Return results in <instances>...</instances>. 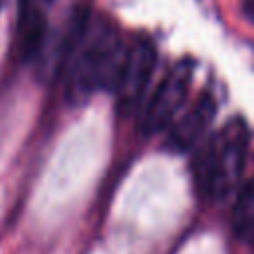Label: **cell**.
I'll use <instances>...</instances> for the list:
<instances>
[{"label":"cell","instance_id":"obj_1","mask_svg":"<svg viewBox=\"0 0 254 254\" xmlns=\"http://www.w3.org/2000/svg\"><path fill=\"white\" fill-rule=\"evenodd\" d=\"M69 54L65 79L69 99L81 101L99 89L115 87L125 48L109 20L99 18L93 26L87 24Z\"/></svg>","mask_w":254,"mask_h":254},{"label":"cell","instance_id":"obj_2","mask_svg":"<svg viewBox=\"0 0 254 254\" xmlns=\"http://www.w3.org/2000/svg\"><path fill=\"white\" fill-rule=\"evenodd\" d=\"M248 151V127L240 117L230 119L196 153L192 175L202 196L226 200L242 185Z\"/></svg>","mask_w":254,"mask_h":254},{"label":"cell","instance_id":"obj_3","mask_svg":"<svg viewBox=\"0 0 254 254\" xmlns=\"http://www.w3.org/2000/svg\"><path fill=\"white\" fill-rule=\"evenodd\" d=\"M192 71H194V62L190 58H183L169 69V73L157 85V89L143 113L141 129L145 133L165 131L167 127H171L175 123V117L189 95Z\"/></svg>","mask_w":254,"mask_h":254},{"label":"cell","instance_id":"obj_4","mask_svg":"<svg viewBox=\"0 0 254 254\" xmlns=\"http://www.w3.org/2000/svg\"><path fill=\"white\" fill-rule=\"evenodd\" d=\"M157 64V48L147 36H137L129 48H125V58L117 75L115 93H117V109L127 115L137 109L141 103L149 79L155 71Z\"/></svg>","mask_w":254,"mask_h":254},{"label":"cell","instance_id":"obj_5","mask_svg":"<svg viewBox=\"0 0 254 254\" xmlns=\"http://www.w3.org/2000/svg\"><path fill=\"white\" fill-rule=\"evenodd\" d=\"M214 115H216L214 97L210 93H202L194 101V105L181 119H177L171 125L169 137H167V147L171 151H177V153L192 149L202 139V135L206 133Z\"/></svg>","mask_w":254,"mask_h":254},{"label":"cell","instance_id":"obj_6","mask_svg":"<svg viewBox=\"0 0 254 254\" xmlns=\"http://www.w3.org/2000/svg\"><path fill=\"white\" fill-rule=\"evenodd\" d=\"M46 36V16L38 0H20L18 4V52L30 60L42 48Z\"/></svg>","mask_w":254,"mask_h":254},{"label":"cell","instance_id":"obj_7","mask_svg":"<svg viewBox=\"0 0 254 254\" xmlns=\"http://www.w3.org/2000/svg\"><path fill=\"white\" fill-rule=\"evenodd\" d=\"M230 222L238 238L254 244V177L246 179L238 187L232 202Z\"/></svg>","mask_w":254,"mask_h":254},{"label":"cell","instance_id":"obj_8","mask_svg":"<svg viewBox=\"0 0 254 254\" xmlns=\"http://www.w3.org/2000/svg\"><path fill=\"white\" fill-rule=\"evenodd\" d=\"M242 12L248 20L254 22V0H242Z\"/></svg>","mask_w":254,"mask_h":254},{"label":"cell","instance_id":"obj_9","mask_svg":"<svg viewBox=\"0 0 254 254\" xmlns=\"http://www.w3.org/2000/svg\"><path fill=\"white\" fill-rule=\"evenodd\" d=\"M0 2H2V0H0Z\"/></svg>","mask_w":254,"mask_h":254}]
</instances>
